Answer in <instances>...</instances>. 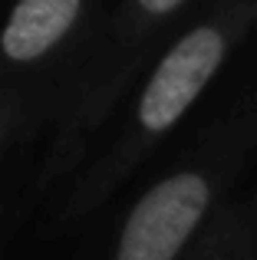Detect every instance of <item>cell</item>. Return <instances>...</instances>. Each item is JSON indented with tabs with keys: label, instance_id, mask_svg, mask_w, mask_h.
Masks as SVG:
<instances>
[{
	"label": "cell",
	"instance_id": "obj_1",
	"mask_svg": "<svg viewBox=\"0 0 257 260\" xmlns=\"http://www.w3.org/2000/svg\"><path fill=\"white\" fill-rule=\"evenodd\" d=\"M257 20V0H224V7L178 37L152 70L135 106V125L155 139L178 125V119L211 86L231 50Z\"/></svg>",
	"mask_w": 257,
	"mask_h": 260
},
{
	"label": "cell",
	"instance_id": "obj_2",
	"mask_svg": "<svg viewBox=\"0 0 257 260\" xmlns=\"http://www.w3.org/2000/svg\"><path fill=\"white\" fill-rule=\"evenodd\" d=\"M221 191V172L188 165L158 178L132 204L116 244V260H178L208 221Z\"/></svg>",
	"mask_w": 257,
	"mask_h": 260
},
{
	"label": "cell",
	"instance_id": "obj_3",
	"mask_svg": "<svg viewBox=\"0 0 257 260\" xmlns=\"http://www.w3.org/2000/svg\"><path fill=\"white\" fill-rule=\"evenodd\" d=\"M83 0H17L0 33V50L13 63H33L50 53L79 20Z\"/></svg>",
	"mask_w": 257,
	"mask_h": 260
},
{
	"label": "cell",
	"instance_id": "obj_4",
	"mask_svg": "<svg viewBox=\"0 0 257 260\" xmlns=\"http://www.w3.org/2000/svg\"><path fill=\"white\" fill-rule=\"evenodd\" d=\"M198 260H251V228L231 224L218 234V241L205 250Z\"/></svg>",
	"mask_w": 257,
	"mask_h": 260
},
{
	"label": "cell",
	"instance_id": "obj_5",
	"mask_svg": "<svg viewBox=\"0 0 257 260\" xmlns=\"http://www.w3.org/2000/svg\"><path fill=\"white\" fill-rule=\"evenodd\" d=\"M132 4H135V10H139V17L165 20V17H172L175 10H181L188 0H132Z\"/></svg>",
	"mask_w": 257,
	"mask_h": 260
}]
</instances>
